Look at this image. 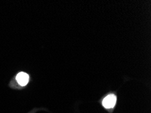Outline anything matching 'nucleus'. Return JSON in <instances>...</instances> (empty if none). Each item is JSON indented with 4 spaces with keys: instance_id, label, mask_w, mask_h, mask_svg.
<instances>
[{
    "instance_id": "f03ea898",
    "label": "nucleus",
    "mask_w": 151,
    "mask_h": 113,
    "mask_svg": "<svg viewBox=\"0 0 151 113\" xmlns=\"http://www.w3.org/2000/svg\"><path fill=\"white\" fill-rule=\"evenodd\" d=\"M17 82L19 83V85L21 86H25L27 83H28L29 77L28 74L24 72H20L17 75Z\"/></svg>"
},
{
    "instance_id": "f257e3e1",
    "label": "nucleus",
    "mask_w": 151,
    "mask_h": 113,
    "mask_svg": "<svg viewBox=\"0 0 151 113\" xmlns=\"http://www.w3.org/2000/svg\"><path fill=\"white\" fill-rule=\"evenodd\" d=\"M116 101V97L114 94H110L107 96L102 102L103 107L106 108H112L115 107Z\"/></svg>"
}]
</instances>
